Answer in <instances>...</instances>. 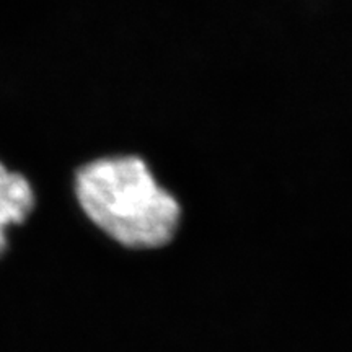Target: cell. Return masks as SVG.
Listing matches in <instances>:
<instances>
[{
    "mask_svg": "<svg viewBox=\"0 0 352 352\" xmlns=\"http://www.w3.org/2000/svg\"><path fill=\"white\" fill-rule=\"evenodd\" d=\"M76 197L83 214L126 248L168 245L182 222V206L134 155L103 157L77 170Z\"/></svg>",
    "mask_w": 352,
    "mask_h": 352,
    "instance_id": "cell-1",
    "label": "cell"
},
{
    "mask_svg": "<svg viewBox=\"0 0 352 352\" xmlns=\"http://www.w3.org/2000/svg\"><path fill=\"white\" fill-rule=\"evenodd\" d=\"M36 204L32 183L0 162V256L7 252V230L23 223Z\"/></svg>",
    "mask_w": 352,
    "mask_h": 352,
    "instance_id": "cell-2",
    "label": "cell"
}]
</instances>
